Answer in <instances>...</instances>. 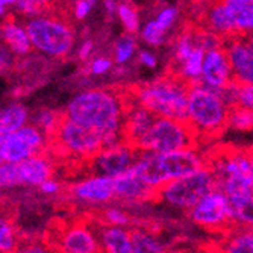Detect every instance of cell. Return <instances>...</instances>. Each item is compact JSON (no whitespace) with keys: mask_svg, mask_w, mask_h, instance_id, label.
<instances>
[{"mask_svg":"<svg viewBox=\"0 0 253 253\" xmlns=\"http://www.w3.org/2000/svg\"><path fill=\"white\" fill-rule=\"evenodd\" d=\"M20 174L23 179V187H37L40 188L45 180H49L55 174V164L47 152L35 155L18 163Z\"/></svg>","mask_w":253,"mask_h":253,"instance_id":"cell-19","label":"cell"},{"mask_svg":"<svg viewBox=\"0 0 253 253\" xmlns=\"http://www.w3.org/2000/svg\"><path fill=\"white\" fill-rule=\"evenodd\" d=\"M20 64V56H17L8 45L0 41V75L15 72Z\"/></svg>","mask_w":253,"mask_h":253,"instance_id":"cell-36","label":"cell"},{"mask_svg":"<svg viewBox=\"0 0 253 253\" xmlns=\"http://www.w3.org/2000/svg\"><path fill=\"white\" fill-rule=\"evenodd\" d=\"M20 243L18 229L14 220L5 212H0V249L6 253H12Z\"/></svg>","mask_w":253,"mask_h":253,"instance_id":"cell-30","label":"cell"},{"mask_svg":"<svg viewBox=\"0 0 253 253\" xmlns=\"http://www.w3.org/2000/svg\"><path fill=\"white\" fill-rule=\"evenodd\" d=\"M188 93L190 84L171 73L129 89L132 102L147 108L156 117L176 120L187 119Z\"/></svg>","mask_w":253,"mask_h":253,"instance_id":"cell-3","label":"cell"},{"mask_svg":"<svg viewBox=\"0 0 253 253\" xmlns=\"http://www.w3.org/2000/svg\"><path fill=\"white\" fill-rule=\"evenodd\" d=\"M50 149V140L35 125H26L5 136L0 153L5 163H21Z\"/></svg>","mask_w":253,"mask_h":253,"instance_id":"cell-12","label":"cell"},{"mask_svg":"<svg viewBox=\"0 0 253 253\" xmlns=\"http://www.w3.org/2000/svg\"><path fill=\"white\" fill-rule=\"evenodd\" d=\"M170 253H202V252H197L196 249L188 246H176V247H170Z\"/></svg>","mask_w":253,"mask_h":253,"instance_id":"cell-46","label":"cell"},{"mask_svg":"<svg viewBox=\"0 0 253 253\" xmlns=\"http://www.w3.org/2000/svg\"><path fill=\"white\" fill-rule=\"evenodd\" d=\"M119 0H103V6H105V12L106 15L112 20L114 17H117V11H119Z\"/></svg>","mask_w":253,"mask_h":253,"instance_id":"cell-45","label":"cell"},{"mask_svg":"<svg viewBox=\"0 0 253 253\" xmlns=\"http://www.w3.org/2000/svg\"><path fill=\"white\" fill-rule=\"evenodd\" d=\"M217 187L215 177L210 166L183 177L174 179L156 191V200L177 211L188 212L193 206L212 188Z\"/></svg>","mask_w":253,"mask_h":253,"instance_id":"cell-8","label":"cell"},{"mask_svg":"<svg viewBox=\"0 0 253 253\" xmlns=\"http://www.w3.org/2000/svg\"><path fill=\"white\" fill-rule=\"evenodd\" d=\"M129 89L100 86L84 89L64 109V116L82 126L94 129L105 138V144H116L123 138V126L130 105Z\"/></svg>","mask_w":253,"mask_h":253,"instance_id":"cell-1","label":"cell"},{"mask_svg":"<svg viewBox=\"0 0 253 253\" xmlns=\"http://www.w3.org/2000/svg\"><path fill=\"white\" fill-rule=\"evenodd\" d=\"M196 146H200V141L187 120L156 117L153 126L141 140L138 149L146 152L167 153Z\"/></svg>","mask_w":253,"mask_h":253,"instance_id":"cell-9","label":"cell"},{"mask_svg":"<svg viewBox=\"0 0 253 253\" xmlns=\"http://www.w3.org/2000/svg\"><path fill=\"white\" fill-rule=\"evenodd\" d=\"M100 223L108 226L130 227L132 220H130V214L125 208V205L119 202H112L100 210Z\"/></svg>","mask_w":253,"mask_h":253,"instance_id":"cell-31","label":"cell"},{"mask_svg":"<svg viewBox=\"0 0 253 253\" xmlns=\"http://www.w3.org/2000/svg\"><path fill=\"white\" fill-rule=\"evenodd\" d=\"M62 119H64V111L42 108V109H38L34 114L32 125H35L38 129H41L45 133V136L50 140V138L56 133Z\"/></svg>","mask_w":253,"mask_h":253,"instance_id":"cell-26","label":"cell"},{"mask_svg":"<svg viewBox=\"0 0 253 253\" xmlns=\"http://www.w3.org/2000/svg\"><path fill=\"white\" fill-rule=\"evenodd\" d=\"M155 120H156V116L152 111H149L147 108L138 105L135 102H130L127 112H126V117H125L123 138L127 143L138 147L141 140L150 130V127L153 126Z\"/></svg>","mask_w":253,"mask_h":253,"instance_id":"cell-18","label":"cell"},{"mask_svg":"<svg viewBox=\"0 0 253 253\" xmlns=\"http://www.w3.org/2000/svg\"><path fill=\"white\" fill-rule=\"evenodd\" d=\"M135 55H138V42L135 35L125 32L120 35L114 44L112 49V59L117 65H127L130 61H133Z\"/></svg>","mask_w":253,"mask_h":253,"instance_id":"cell-27","label":"cell"},{"mask_svg":"<svg viewBox=\"0 0 253 253\" xmlns=\"http://www.w3.org/2000/svg\"><path fill=\"white\" fill-rule=\"evenodd\" d=\"M226 5L232 11L237 35H249L250 32H253V5L250 6H234L229 3Z\"/></svg>","mask_w":253,"mask_h":253,"instance_id":"cell-33","label":"cell"},{"mask_svg":"<svg viewBox=\"0 0 253 253\" xmlns=\"http://www.w3.org/2000/svg\"><path fill=\"white\" fill-rule=\"evenodd\" d=\"M217 188L227 197L253 193V166L247 149L221 147L208 155Z\"/></svg>","mask_w":253,"mask_h":253,"instance_id":"cell-6","label":"cell"},{"mask_svg":"<svg viewBox=\"0 0 253 253\" xmlns=\"http://www.w3.org/2000/svg\"><path fill=\"white\" fill-rule=\"evenodd\" d=\"M94 41L93 40H86V41H84L82 42V45L79 47V52H78V56H79V59L82 61V62H86V61H89L91 58H93V55H94Z\"/></svg>","mask_w":253,"mask_h":253,"instance_id":"cell-42","label":"cell"},{"mask_svg":"<svg viewBox=\"0 0 253 253\" xmlns=\"http://www.w3.org/2000/svg\"><path fill=\"white\" fill-rule=\"evenodd\" d=\"M67 194L75 205L82 208L102 210L116 202L112 177L97 173H89L73 182L72 185H68Z\"/></svg>","mask_w":253,"mask_h":253,"instance_id":"cell-11","label":"cell"},{"mask_svg":"<svg viewBox=\"0 0 253 253\" xmlns=\"http://www.w3.org/2000/svg\"><path fill=\"white\" fill-rule=\"evenodd\" d=\"M97 232L102 253H135L130 227L108 226L100 223L97 226Z\"/></svg>","mask_w":253,"mask_h":253,"instance_id":"cell-20","label":"cell"},{"mask_svg":"<svg viewBox=\"0 0 253 253\" xmlns=\"http://www.w3.org/2000/svg\"><path fill=\"white\" fill-rule=\"evenodd\" d=\"M5 163V161H3V158H2V153H0V166H2Z\"/></svg>","mask_w":253,"mask_h":253,"instance_id":"cell-55","label":"cell"},{"mask_svg":"<svg viewBox=\"0 0 253 253\" xmlns=\"http://www.w3.org/2000/svg\"><path fill=\"white\" fill-rule=\"evenodd\" d=\"M12 253H61V252L56 250L50 243L32 240V241H21Z\"/></svg>","mask_w":253,"mask_h":253,"instance_id":"cell-38","label":"cell"},{"mask_svg":"<svg viewBox=\"0 0 253 253\" xmlns=\"http://www.w3.org/2000/svg\"><path fill=\"white\" fill-rule=\"evenodd\" d=\"M224 49L232 68L234 82L238 85L253 84V45L246 35L224 40Z\"/></svg>","mask_w":253,"mask_h":253,"instance_id":"cell-15","label":"cell"},{"mask_svg":"<svg viewBox=\"0 0 253 253\" xmlns=\"http://www.w3.org/2000/svg\"><path fill=\"white\" fill-rule=\"evenodd\" d=\"M223 2L234 5V6H250L253 5V0H223Z\"/></svg>","mask_w":253,"mask_h":253,"instance_id":"cell-47","label":"cell"},{"mask_svg":"<svg viewBox=\"0 0 253 253\" xmlns=\"http://www.w3.org/2000/svg\"><path fill=\"white\" fill-rule=\"evenodd\" d=\"M226 130L234 132H253V109L243 105H234L229 109Z\"/></svg>","mask_w":253,"mask_h":253,"instance_id":"cell-28","label":"cell"},{"mask_svg":"<svg viewBox=\"0 0 253 253\" xmlns=\"http://www.w3.org/2000/svg\"><path fill=\"white\" fill-rule=\"evenodd\" d=\"M2 12H3V9H0V14H2Z\"/></svg>","mask_w":253,"mask_h":253,"instance_id":"cell-58","label":"cell"},{"mask_svg":"<svg viewBox=\"0 0 253 253\" xmlns=\"http://www.w3.org/2000/svg\"><path fill=\"white\" fill-rule=\"evenodd\" d=\"M202 253H224L223 250H221V247L218 246V243L217 244H211V246H208L205 250H202Z\"/></svg>","mask_w":253,"mask_h":253,"instance_id":"cell-48","label":"cell"},{"mask_svg":"<svg viewBox=\"0 0 253 253\" xmlns=\"http://www.w3.org/2000/svg\"><path fill=\"white\" fill-rule=\"evenodd\" d=\"M229 106L218 91L199 84L190 85L187 123L196 132L199 141L211 140L223 133L227 127Z\"/></svg>","mask_w":253,"mask_h":253,"instance_id":"cell-5","label":"cell"},{"mask_svg":"<svg viewBox=\"0 0 253 253\" xmlns=\"http://www.w3.org/2000/svg\"><path fill=\"white\" fill-rule=\"evenodd\" d=\"M246 37L249 38V41H250V42H252V45H253V32H250V34H249V35H246Z\"/></svg>","mask_w":253,"mask_h":253,"instance_id":"cell-53","label":"cell"},{"mask_svg":"<svg viewBox=\"0 0 253 253\" xmlns=\"http://www.w3.org/2000/svg\"><path fill=\"white\" fill-rule=\"evenodd\" d=\"M18 0H0V9H3L5 5H11V3H17Z\"/></svg>","mask_w":253,"mask_h":253,"instance_id":"cell-49","label":"cell"},{"mask_svg":"<svg viewBox=\"0 0 253 253\" xmlns=\"http://www.w3.org/2000/svg\"><path fill=\"white\" fill-rule=\"evenodd\" d=\"M187 214L193 224L211 234L223 235L234 227L231 202L217 187L206 193Z\"/></svg>","mask_w":253,"mask_h":253,"instance_id":"cell-10","label":"cell"},{"mask_svg":"<svg viewBox=\"0 0 253 253\" xmlns=\"http://www.w3.org/2000/svg\"><path fill=\"white\" fill-rule=\"evenodd\" d=\"M136 61L146 68H156L159 62L156 53H153L152 50H140L136 55Z\"/></svg>","mask_w":253,"mask_h":253,"instance_id":"cell-40","label":"cell"},{"mask_svg":"<svg viewBox=\"0 0 253 253\" xmlns=\"http://www.w3.org/2000/svg\"><path fill=\"white\" fill-rule=\"evenodd\" d=\"M140 38L149 45V47H163L169 42V34H166L163 29H159V26L155 23L153 18L147 20L144 25L141 26L140 32H138Z\"/></svg>","mask_w":253,"mask_h":253,"instance_id":"cell-32","label":"cell"},{"mask_svg":"<svg viewBox=\"0 0 253 253\" xmlns=\"http://www.w3.org/2000/svg\"><path fill=\"white\" fill-rule=\"evenodd\" d=\"M17 187H23L18 163H3L0 166V188L8 190Z\"/></svg>","mask_w":253,"mask_h":253,"instance_id":"cell-35","label":"cell"},{"mask_svg":"<svg viewBox=\"0 0 253 253\" xmlns=\"http://www.w3.org/2000/svg\"><path fill=\"white\" fill-rule=\"evenodd\" d=\"M50 244L61 253H102L97 227L85 220L62 224Z\"/></svg>","mask_w":253,"mask_h":253,"instance_id":"cell-13","label":"cell"},{"mask_svg":"<svg viewBox=\"0 0 253 253\" xmlns=\"http://www.w3.org/2000/svg\"><path fill=\"white\" fill-rule=\"evenodd\" d=\"M112 180L116 202L125 206L143 205L146 202L156 200V191L152 187H149V183L138 174V171L133 167L116 177H112Z\"/></svg>","mask_w":253,"mask_h":253,"instance_id":"cell-16","label":"cell"},{"mask_svg":"<svg viewBox=\"0 0 253 253\" xmlns=\"http://www.w3.org/2000/svg\"><path fill=\"white\" fill-rule=\"evenodd\" d=\"M105 138L94 129L82 126L64 116L56 133L50 138V150L65 158L89 163L103 147Z\"/></svg>","mask_w":253,"mask_h":253,"instance_id":"cell-7","label":"cell"},{"mask_svg":"<svg viewBox=\"0 0 253 253\" xmlns=\"http://www.w3.org/2000/svg\"><path fill=\"white\" fill-rule=\"evenodd\" d=\"M206 164H208V155L200 149V146H196L167 153L140 150L133 169L149 183V187L158 191L166 183L191 174Z\"/></svg>","mask_w":253,"mask_h":253,"instance_id":"cell-2","label":"cell"},{"mask_svg":"<svg viewBox=\"0 0 253 253\" xmlns=\"http://www.w3.org/2000/svg\"><path fill=\"white\" fill-rule=\"evenodd\" d=\"M114 59L105 55H99V56H93L88 61V68L86 72L88 75L93 76H103L106 73H109L114 68Z\"/></svg>","mask_w":253,"mask_h":253,"instance_id":"cell-37","label":"cell"},{"mask_svg":"<svg viewBox=\"0 0 253 253\" xmlns=\"http://www.w3.org/2000/svg\"><path fill=\"white\" fill-rule=\"evenodd\" d=\"M68 14L64 6L26 20L25 28L34 49L53 59H64L72 53L76 31Z\"/></svg>","mask_w":253,"mask_h":253,"instance_id":"cell-4","label":"cell"},{"mask_svg":"<svg viewBox=\"0 0 253 253\" xmlns=\"http://www.w3.org/2000/svg\"><path fill=\"white\" fill-rule=\"evenodd\" d=\"M179 17H180V9L177 6L166 5V6H163L155 14L153 20H155L156 25L159 26V29H163L166 34L170 35L171 29L177 25Z\"/></svg>","mask_w":253,"mask_h":253,"instance_id":"cell-34","label":"cell"},{"mask_svg":"<svg viewBox=\"0 0 253 253\" xmlns=\"http://www.w3.org/2000/svg\"><path fill=\"white\" fill-rule=\"evenodd\" d=\"M247 152H249V156H250V161H252V166H253V146L247 147Z\"/></svg>","mask_w":253,"mask_h":253,"instance_id":"cell-51","label":"cell"},{"mask_svg":"<svg viewBox=\"0 0 253 253\" xmlns=\"http://www.w3.org/2000/svg\"><path fill=\"white\" fill-rule=\"evenodd\" d=\"M26 2H29L32 6H35L40 11V14L56 9V5L53 3V0H26Z\"/></svg>","mask_w":253,"mask_h":253,"instance_id":"cell-44","label":"cell"},{"mask_svg":"<svg viewBox=\"0 0 253 253\" xmlns=\"http://www.w3.org/2000/svg\"><path fill=\"white\" fill-rule=\"evenodd\" d=\"M234 226L253 229V193L229 197Z\"/></svg>","mask_w":253,"mask_h":253,"instance_id":"cell-25","label":"cell"},{"mask_svg":"<svg viewBox=\"0 0 253 253\" xmlns=\"http://www.w3.org/2000/svg\"><path fill=\"white\" fill-rule=\"evenodd\" d=\"M29 122V112L28 109L20 105L12 103L3 109H0V135H9L23 126H26Z\"/></svg>","mask_w":253,"mask_h":253,"instance_id":"cell-24","label":"cell"},{"mask_svg":"<svg viewBox=\"0 0 253 253\" xmlns=\"http://www.w3.org/2000/svg\"><path fill=\"white\" fill-rule=\"evenodd\" d=\"M3 140H5V135H0V147L3 144Z\"/></svg>","mask_w":253,"mask_h":253,"instance_id":"cell-54","label":"cell"},{"mask_svg":"<svg viewBox=\"0 0 253 253\" xmlns=\"http://www.w3.org/2000/svg\"><path fill=\"white\" fill-rule=\"evenodd\" d=\"M135 253H170V247L158 234L146 227H132Z\"/></svg>","mask_w":253,"mask_h":253,"instance_id":"cell-23","label":"cell"},{"mask_svg":"<svg viewBox=\"0 0 253 253\" xmlns=\"http://www.w3.org/2000/svg\"><path fill=\"white\" fill-rule=\"evenodd\" d=\"M88 2H91V3H93V5H94V3L97 2V0H88Z\"/></svg>","mask_w":253,"mask_h":253,"instance_id":"cell-56","label":"cell"},{"mask_svg":"<svg viewBox=\"0 0 253 253\" xmlns=\"http://www.w3.org/2000/svg\"><path fill=\"white\" fill-rule=\"evenodd\" d=\"M91 8H93V3L88 0H75L68 9H70V15H73L76 20H84L91 12Z\"/></svg>","mask_w":253,"mask_h":253,"instance_id":"cell-39","label":"cell"},{"mask_svg":"<svg viewBox=\"0 0 253 253\" xmlns=\"http://www.w3.org/2000/svg\"><path fill=\"white\" fill-rule=\"evenodd\" d=\"M232 81H234L232 68H231V64H229V58H227L224 45L206 50L200 84L211 89L218 91L224 88L226 85H229Z\"/></svg>","mask_w":253,"mask_h":253,"instance_id":"cell-17","label":"cell"},{"mask_svg":"<svg viewBox=\"0 0 253 253\" xmlns=\"http://www.w3.org/2000/svg\"><path fill=\"white\" fill-rule=\"evenodd\" d=\"M3 202H5V193H3L2 188H0V206L3 205Z\"/></svg>","mask_w":253,"mask_h":253,"instance_id":"cell-52","label":"cell"},{"mask_svg":"<svg viewBox=\"0 0 253 253\" xmlns=\"http://www.w3.org/2000/svg\"><path fill=\"white\" fill-rule=\"evenodd\" d=\"M117 18L123 25L125 32L127 34H138L141 29V17L138 8L130 2V0H120L119 3V11H117Z\"/></svg>","mask_w":253,"mask_h":253,"instance_id":"cell-29","label":"cell"},{"mask_svg":"<svg viewBox=\"0 0 253 253\" xmlns=\"http://www.w3.org/2000/svg\"><path fill=\"white\" fill-rule=\"evenodd\" d=\"M218 246L224 253H253V229L234 226L220 235Z\"/></svg>","mask_w":253,"mask_h":253,"instance_id":"cell-22","label":"cell"},{"mask_svg":"<svg viewBox=\"0 0 253 253\" xmlns=\"http://www.w3.org/2000/svg\"><path fill=\"white\" fill-rule=\"evenodd\" d=\"M62 187H61V183L56 180V179H49V180H45L42 185L40 187V191L45 196H58L61 193Z\"/></svg>","mask_w":253,"mask_h":253,"instance_id":"cell-43","label":"cell"},{"mask_svg":"<svg viewBox=\"0 0 253 253\" xmlns=\"http://www.w3.org/2000/svg\"><path fill=\"white\" fill-rule=\"evenodd\" d=\"M138 155H140V149L126 140H122L116 144L105 146L89 161L88 167L91 173L116 177L135 166Z\"/></svg>","mask_w":253,"mask_h":253,"instance_id":"cell-14","label":"cell"},{"mask_svg":"<svg viewBox=\"0 0 253 253\" xmlns=\"http://www.w3.org/2000/svg\"><path fill=\"white\" fill-rule=\"evenodd\" d=\"M0 253H6V252H3V250H2V249H0Z\"/></svg>","mask_w":253,"mask_h":253,"instance_id":"cell-57","label":"cell"},{"mask_svg":"<svg viewBox=\"0 0 253 253\" xmlns=\"http://www.w3.org/2000/svg\"><path fill=\"white\" fill-rule=\"evenodd\" d=\"M238 105H243L246 108L253 109V84L250 85H241L240 88V97Z\"/></svg>","mask_w":253,"mask_h":253,"instance_id":"cell-41","label":"cell"},{"mask_svg":"<svg viewBox=\"0 0 253 253\" xmlns=\"http://www.w3.org/2000/svg\"><path fill=\"white\" fill-rule=\"evenodd\" d=\"M67 0H53V3L56 5V8H64V3Z\"/></svg>","mask_w":253,"mask_h":253,"instance_id":"cell-50","label":"cell"},{"mask_svg":"<svg viewBox=\"0 0 253 253\" xmlns=\"http://www.w3.org/2000/svg\"><path fill=\"white\" fill-rule=\"evenodd\" d=\"M0 40L20 58L29 55L34 47L26 28L18 26V23L15 21V14H8L0 21Z\"/></svg>","mask_w":253,"mask_h":253,"instance_id":"cell-21","label":"cell"}]
</instances>
